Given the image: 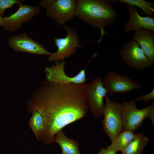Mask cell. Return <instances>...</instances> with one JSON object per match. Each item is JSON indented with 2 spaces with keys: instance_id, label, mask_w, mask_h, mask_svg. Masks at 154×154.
Returning a JSON list of instances; mask_svg holds the SVG:
<instances>
[{
  "instance_id": "1",
  "label": "cell",
  "mask_w": 154,
  "mask_h": 154,
  "mask_svg": "<svg viewBox=\"0 0 154 154\" xmlns=\"http://www.w3.org/2000/svg\"><path fill=\"white\" fill-rule=\"evenodd\" d=\"M27 106L30 112H38L44 118L45 129L41 141L52 144L59 131L86 115L89 108L85 84L61 85L46 80Z\"/></svg>"
},
{
  "instance_id": "2",
  "label": "cell",
  "mask_w": 154,
  "mask_h": 154,
  "mask_svg": "<svg viewBox=\"0 0 154 154\" xmlns=\"http://www.w3.org/2000/svg\"><path fill=\"white\" fill-rule=\"evenodd\" d=\"M118 15L110 1H76L75 16L93 28L100 29L101 38L105 33L104 28L113 24Z\"/></svg>"
},
{
  "instance_id": "3",
  "label": "cell",
  "mask_w": 154,
  "mask_h": 154,
  "mask_svg": "<svg viewBox=\"0 0 154 154\" xmlns=\"http://www.w3.org/2000/svg\"><path fill=\"white\" fill-rule=\"evenodd\" d=\"M103 111V129L111 141L123 129L121 117L122 104L112 101L108 95Z\"/></svg>"
},
{
  "instance_id": "4",
  "label": "cell",
  "mask_w": 154,
  "mask_h": 154,
  "mask_svg": "<svg viewBox=\"0 0 154 154\" xmlns=\"http://www.w3.org/2000/svg\"><path fill=\"white\" fill-rule=\"evenodd\" d=\"M122 104L121 117L123 129L135 131L142 123L146 118H149L154 102L147 107L139 109L136 106V100L133 99L123 101Z\"/></svg>"
},
{
  "instance_id": "5",
  "label": "cell",
  "mask_w": 154,
  "mask_h": 154,
  "mask_svg": "<svg viewBox=\"0 0 154 154\" xmlns=\"http://www.w3.org/2000/svg\"><path fill=\"white\" fill-rule=\"evenodd\" d=\"M63 28L66 30L67 34L64 38L56 37L54 41L58 48L56 52L51 53L48 58L49 62L63 61L75 54L77 48L81 47L79 39L76 32L73 29L67 26Z\"/></svg>"
},
{
  "instance_id": "6",
  "label": "cell",
  "mask_w": 154,
  "mask_h": 154,
  "mask_svg": "<svg viewBox=\"0 0 154 154\" xmlns=\"http://www.w3.org/2000/svg\"><path fill=\"white\" fill-rule=\"evenodd\" d=\"M85 90L89 110L95 117H103L105 105L104 99L108 93L103 80L98 77L92 82L85 84Z\"/></svg>"
},
{
  "instance_id": "7",
  "label": "cell",
  "mask_w": 154,
  "mask_h": 154,
  "mask_svg": "<svg viewBox=\"0 0 154 154\" xmlns=\"http://www.w3.org/2000/svg\"><path fill=\"white\" fill-rule=\"evenodd\" d=\"M55 64L45 68L47 80L59 84L66 85L71 84H84L88 79L86 77L85 69L81 70L73 77L68 76L64 71L66 62L64 60L56 62Z\"/></svg>"
},
{
  "instance_id": "8",
  "label": "cell",
  "mask_w": 154,
  "mask_h": 154,
  "mask_svg": "<svg viewBox=\"0 0 154 154\" xmlns=\"http://www.w3.org/2000/svg\"><path fill=\"white\" fill-rule=\"evenodd\" d=\"M18 8L13 14L3 17V27L6 31L14 33L17 31L25 23L32 20L40 12V6H33L21 3L17 4Z\"/></svg>"
},
{
  "instance_id": "9",
  "label": "cell",
  "mask_w": 154,
  "mask_h": 154,
  "mask_svg": "<svg viewBox=\"0 0 154 154\" xmlns=\"http://www.w3.org/2000/svg\"><path fill=\"white\" fill-rule=\"evenodd\" d=\"M103 82L104 86L111 96L116 93H125L142 88L140 84L128 76L120 75L113 71L106 75Z\"/></svg>"
},
{
  "instance_id": "10",
  "label": "cell",
  "mask_w": 154,
  "mask_h": 154,
  "mask_svg": "<svg viewBox=\"0 0 154 154\" xmlns=\"http://www.w3.org/2000/svg\"><path fill=\"white\" fill-rule=\"evenodd\" d=\"M119 53L125 63L134 69L142 70L153 64L137 44L132 40L124 44Z\"/></svg>"
},
{
  "instance_id": "11",
  "label": "cell",
  "mask_w": 154,
  "mask_h": 154,
  "mask_svg": "<svg viewBox=\"0 0 154 154\" xmlns=\"http://www.w3.org/2000/svg\"><path fill=\"white\" fill-rule=\"evenodd\" d=\"M8 42V46L16 52L46 56H49L51 53L25 33L11 37Z\"/></svg>"
},
{
  "instance_id": "12",
  "label": "cell",
  "mask_w": 154,
  "mask_h": 154,
  "mask_svg": "<svg viewBox=\"0 0 154 154\" xmlns=\"http://www.w3.org/2000/svg\"><path fill=\"white\" fill-rule=\"evenodd\" d=\"M76 3L74 0H55L46 9V14L57 24L64 25L75 16Z\"/></svg>"
},
{
  "instance_id": "13",
  "label": "cell",
  "mask_w": 154,
  "mask_h": 154,
  "mask_svg": "<svg viewBox=\"0 0 154 154\" xmlns=\"http://www.w3.org/2000/svg\"><path fill=\"white\" fill-rule=\"evenodd\" d=\"M129 13L128 21L124 25L123 29L126 32L134 31L139 29H143L154 31V19L146 16L143 17L139 14L136 7L127 4Z\"/></svg>"
},
{
  "instance_id": "14",
  "label": "cell",
  "mask_w": 154,
  "mask_h": 154,
  "mask_svg": "<svg viewBox=\"0 0 154 154\" xmlns=\"http://www.w3.org/2000/svg\"><path fill=\"white\" fill-rule=\"evenodd\" d=\"M132 40L138 45L152 63L154 62V33L149 30L139 29L134 31Z\"/></svg>"
},
{
  "instance_id": "15",
  "label": "cell",
  "mask_w": 154,
  "mask_h": 154,
  "mask_svg": "<svg viewBox=\"0 0 154 154\" xmlns=\"http://www.w3.org/2000/svg\"><path fill=\"white\" fill-rule=\"evenodd\" d=\"M54 142L61 147L62 152L65 154H81L79 149V144L76 140L70 139L65 135L62 130L55 136Z\"/></svg>"
},
{
  "instance_id": "16",
  "label": "cell",
  "mask_w": 154,
  "mask_h": 154,
  "mask_svg": "<svg viewBox=\"0 0 154 154\" xmlns=\"http://www.w3.org/2000/svg\"><path fill=\"white\" fill-rule=\"evenodd\" d=\"M149 138L141 133L136 134L129 143L121 152L122 154H140L148 144Z\"/></svg>"
},
{
  "instance_id": "17",
  "label": "cell",
  "mask_w": 154,
  "mask_h": 154,
  "mask_svg": "<svg viewBox=\"0 0 154 154\" xmlns=\"http://www.w3.org/2000/svg\"><path fill=\"white\" fill-rule=\"evenodd\" d=\"M135 134L133 131L123 129L107 147L112 148L117 152L121 151L132 141Z\"/></svg>"
},
{
  "instance_id": "18",
  "label": "cell",
  "mask_w": 154,
  "mask_h": 154,
  "mask_svg": "<svg viewBox=\"0 0 154 154\" xmlns=\"http://www.w3.org/2000/svg\"><path fill=\"white\" fill-rule=\"evenodd\" d=\"M29 125L37 140L40 141L45 129V122L42 115L38 112L35 111L32 113Z\"/></svg>"
},
{
  "instance_id": "19",
  "label": "cell",
  "mask_w": 154,
  "mask_h": 154,
  "mask_svg": "<svg viewBox=\"0 0 154 154\" xmlns=\"http://www.w3.org/2000/svg\"><path fill=\"white\" fill-rule=\"evenodd\" d=\"M121 4L126 3L140 8L142 14L147 16L153 17L154 16V3L144 0H119Z\"/></svg>"
},
{
  "instance_id": "20",
  "label": "cell",
  "mask_w": 154,
  "mask_h": 154,
  "mask_svg": "<svg viewBox=\"0 0 154 154\" xmlns=\"http://www.w3.org/2000/svg\"><path fill=\"white\" fill-rule=\"evenodd\" d=\"M24 1L23 0H0V15L2 16L5 11L11 8L14 5L22 3Z\"/></svg>"
},
{
  "instance_id": "21",
  "label": "cell",
  "mask_w": 154,
  "mask_h": 154,
  "mask_svg": "<svg viewBox=\"0 0 154 154\" xmlns=\"http://www.w3.org/2000/svg\"><path fill=\"white\" fill-rule=\"evenodd\" d=\"M154 99V89L149 93L143 95L139 96L137 98L135 99L137 100H143L145 104L149 101Z\"/></svg>"
},
{
  "instance_id": "22",
  "label": "cell",
  "mask_w": 154,
  "mask_h": 154,
  "mask_svg": "<svg viewBox=\"0 0 154 154\" xmlns=\"http://www.w3.org/2000/svg\"><path fill=\"white\" fill-rule=\"evenodd\" d=\"M117 152L114 149L107 147L106 148H101L97 154H116Z\"/></svg>"
},
{
  "instance_id": "23",
  "label": "cell",
  "mask_w": 154,
  "mask_h": 154,
  "mask_svg": "<svg viewBox=\"0 0 154 154\" xmlns=\"http://www.w3.org/2000/svg\"><path fill=\"white\" fill-rule=\"evenodd\" d=\"M55 0H42L40 3V6L47 9L50 7L54 3Z\"/></svg>"
},
{
  "instance_id": "24",
  "label": "cell",
  "mask_w": 154,
  "mask_h": 154,
  "mask_svg": "<svg viewBox=\"0 0 154 154\" xmlns=\"http://www.w3.org/2000/svg\"><path fill=\"white\" fill-rule=\"evenodd\" d=\"M3 17L0 15V27L3 26Z\"/></svg>"
},
{
  "instance_id": "25",
  "label": "cell",
  "mask_w": 154,
  "mask_h": 154,
  "mask_svg": "<svg viewBox=\"0 0 154 154\" xmlns=\"http://www.w3.org/2000/svg\"><path fill=\"white\" fill-rule=\"evenodd\" d=\"M60 154H64V153L62 152Z\"/></svg>"
}]
</instances>
